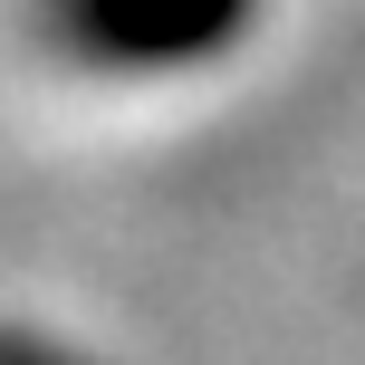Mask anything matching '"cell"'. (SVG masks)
<instances>
[{"mask_svg": "<svg viewBox=\"0 0 365 365\" xmlns=\"http://www.w3.org/2000/svg\"><path fill=\"white\" fill-rule=\"evenodd\" d=\"M250 0H58V29L96 58H182L212 48Z\"/></svg>", "mask_w": 365, "mask_h": 365, "instance_id": "cell-1", "label": "cell"}]
</instances>
